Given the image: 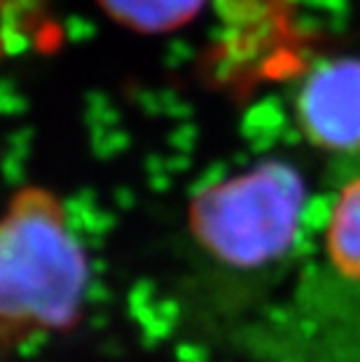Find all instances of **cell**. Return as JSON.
Returning a JSON list of instances; mask_svg holds the SVG:
<instances>
[{"instance_id":"cell-5","label":"cell","mask_w":360,"mask_h":362,"mask_svg":"<svg viewBox=\"0 0 360 362\" xmlns=\"http://www.w3.org/2000/svg\"><path fill=\"white\" fill-rule=\"evenodd\" d=\"M120 26L139 33H168L190 24L206 0H98Z\"/></svg>"},{"instance_id":"cell-3","label":"cell","mask_w":360,"mask_h":362,"mask_svg":"<svg viewBox=\"0 0 360 362\" xmlns=\"http://www.w3.org/2000/svg\"><path fill=\"white\" fill-rule=\"evenodd\" d=\"M295 105L306 141L339 161V171L360 166V57L318 64Z\"/></svg>"},{"instance_id":"cell-2","label":"cell","mask_w":360,"mask_h":362,"mask_svg":"<svg viewBox=\"0 0 360 362\" xmlns=\"http://www.w3.org/2000/svg\"><path fill=\"white\" fill-rule=\"evenodd\" d=\"M304 202V180L293 166L262 161L199 189L187 225L213 259L232 269H260L295 245Z\"/></svg>"},{"instance_id":"cell-1","label":"cell","mask_w":360,"mask_h":362,"mask_svg":"<svg viewBox=\"0 0 360 362\" xmlns=\"http://www.w3.org/2000/svg\"><path fill=\"white\" fill-rule=\"evenodd\" d=\"M89 259L54 192L21 187L0 213V341L17 344L75 325Z\"/></svg>"},{"instance_id":"cell-4","label":"cell","mask_w":360,"mask_h":362,"mask_svg":"<svg viewBox=\"0 0 360 362\" xmlns=\"http://www.w3.org/2000/svg\"><path fill=\"white\" fill-rule=\"evenodd\" d=\"M325 264L344 292L342 306L360 325V166L339 171V189L325 227Z\"/></svg>"}]
</instances>
